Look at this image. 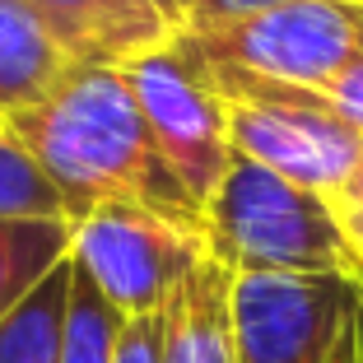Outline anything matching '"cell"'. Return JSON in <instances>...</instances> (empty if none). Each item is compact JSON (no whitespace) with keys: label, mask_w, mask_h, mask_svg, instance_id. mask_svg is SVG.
<instances>
[{"label":"cell","mask_w":363,"mask_h":363,"mask_svg":"<svg viewBox=\"0 0 363 363\" xmlns=\"http://www.w3.org/2000/svg\"><path fill=\"white\" fill-rule=\"evenodd\" d=\"M335 205H363V154H359V163H354L350 182L340 186V196H335Z\"/></svg>","instance_id":"ffe728a7"},{"label":"cell","mask_w":363,"mask_h":363,"mask_svg":"<svg viewBox=\"0 0 363 363\" xmlns=\"http://www.w3.org/2000/svg\"><path fill=\"white\" fill-rule=\"evenodd\" d=\"M284 0H186L182 5V28H201V23H224V19H242V14L270 10Z\"/></svg>","instance_id":"2e32d148"},{"label":"cell","mask_w":363,"mask_h":363,"mask_svg":"<svg viewBox=\"0 0 363 363\" xmlns=\"http://www.w3.org/2000/svg\"><path fill=\"white\" fill-rule=\"evenodd\" d=\"M201 233L210 261L228 275H354L363 266L345 238L340 210L331 196L308 191L261 163L233 154L205 201Z\"/></svg>","instance_id":"7a4b0ae2"},{"label":"cell","mask_w":363,"mask_h":363,"mask_svg":"<svg viewBox=\"0 0 363 363\" xmlns=\"http://www.w3.org/2000/svg\"><path fill=\"white\" fill-rule=\"evenodd\" d=\"M205 257L210 252L196 228H182L145 205H98L70 238V261L121 317L163 312Z\"/></svg>","instance_id":"8992f818"},{"label":"cell","mask_w":363,"mask_h":363,"mask_svg":"<svg viewBox=\"0 0 363 363\" xmlns=\"http://www.w3.org/2000/svg\"><path fill=\"white\" fill-rule=\"evenodd\" d=\"M65 303H70V261H61L0 321V363H61Z\"/></svg>","instance_id":"7c38bea8"},{"label":"cell","mask_w":363,"mask_h":363,"mask_svg":"<svg viewBox=\"0 0 363 363\" xmlns=\"http://www.w3.org/2000/svg\"><path fill=\"white\" fill-rule=\"evenodd\" d=\"M321 98H326V103H331L350 126L363 130V61H354L331 89H321Z\"/></svg>","instance_id":"e0dca14e"},{"label":"cell","mask_w":363,"mask_h":363,"mask_svg":"<svg viewBox=\"0 0 363 363\" xmlns=\"http://www.w3.org/2000/svg\"><path fill=\"white\" fill-rule=\"evenodd\" d=\"M121 331H126V317L70 261V303H65L61 363H112L117 359V345H121Z\"/></svg>","instance_id":"4fadbf2b"},{"label":"cell","mask_w":363,"mask_h":363,"mask_svg":"<svg viewBox=\"0 0 363 363\" xmlns=\"http://www.w3.org/2000/svg\"><path fill=\"white\" fill-rule=\"evenodd\" d=\"M130 5H140V10L154 14L159 23H168L172 33H182V5H186V0H130Z\"/></svg>","instance_id":"ac0fdd59"},{"label":"cell","mask_w":363,"mask_h":363,"mask_svg":"<svg viewBox=\"0 0 363 363\" xmlns=\"http://www.w3.org/2000/svg\"><path fill=\"white\" fill-rule=\"evenodd\" d=\"M214 94L228 103L233 154L331 201L340 196L363 154V130L350 126L321 94L261 84H228Z\"/></svg>","instance_id":"5b68a950"},{"label":"cell","mask_w":363,"mask_h":363,"mask_svg":"<svg viewBox=\"0 0 363 363\" xmlns=\"http://www.w3.org/2000/svg\"><path fill=\"white\" fill-rule=\"evenodd\" d=\"M172 43L210 89L261 84L321 94L363 61V0H284L242 19L182 28Z\"/></svg>","instance_id":"3957f363"},{"label":"cell","mask_w":363,"mask_h":363,"mask_svg":"<svg viewBox=\"0 0 363 363\" xmlns=\"http://www.w3.org/2000/svg\"><path fill=\"white\" fill-rule=\"evenodd\" d=\"M5 126L61 191L70 228L98 205H145L201 233V205L163 163L121 65H75L47 103Z\"/></svg>","instance_id":"6da1fadb"},{"label":"cell","mask_w":363,"mask_h":363,"mask_svg":"<svg viewBox=\"0 0 363 363\" xmlns=\"http://www.w3.org/2000/svg\"><path fill=\"white\" fill-rule=\"evenodd\" d=\"M33 10L47 19L75 65H126L177 38L130 0H33Z\"/></svg>","instance_id":"ba28073f"},{"label":"cell","mask_w":363,"mask_h":363,"mask_svg":"<svg viewBox=\"0 0 363 363\" xmlns=\"http://www.w3.org/2000/svg\"><path fill=\"white\" fill-rule=\"evenodd\" d=\"M340 210V224H345V238H350V247H354V257H359V266H363V205H335Z\"/></svg>","instance_id":"d6986e66"},{"label":"cell","mask_w":363,"mask_h":363,"mask_svg":"<svg viewBox=\"0 0 363 363\" xmlns=\"http://www.w3.org/2000/svg\"><path fill=\"white\" fill-rule=\"evenodd\" d=\"M121 75H126L130 94L140 103V117L150 121L163 163L205 214V201L214 196L228 159H233L228 103L205 84V75L177 43H163L154 52L126 61Z\"/></svg>","instance_id":"52a82bcc"},{"label":"cell","mask_w":363,"mask_h":363,"mask_svg":"<svg viewBox=\"0 0 363 363\" xmlns=\"http://www.w3.org/2000/svg\"><path fill=\"white\" fill-rule=\"evenodd\" d=\"M23 219H61V224H70L65 201L52 186V177L43 172V163L33 159L28 145L0 121V224H23Z\"/></svg>","instance_id":"5bb4252c"},{"label":"cell","mask_w":363,"mask_h":363,"mask_svg":"<svg viewBox=\"0 0 363 363\" xmlns=\"http://www.w3.org/2000/svg\"><path fill=\"white\" fill-rule=\"evenodd\" d=\"M228 289H233V275L210 257L182 279L163 308L159 363H238Z\"/></svg>","instance_id":"30bf717a"},{"label":"cell","mask_w":363,"mask_h":363,"mask_svg":"<svg viewBox=\"0 0 363 363\" xmlns=\"http://www.w3.org/2000/svg\"><path fill=\"white\" fill-rule=\"evenodd\" d=\"M159 350H163V312L126 317V331H121L112 363H159Z\"/></svg>","instance_id":"9a60e30c"},{"label":"cell","mask_w":363,"mask_h":363,"mask_svg":"<svg viewBox=\"0 0 363 363\" xmlns=\"http://www.w3.org/2000/svg\"><path fill=\"white\" fill-rule=\"evenodd\" d=\"M75 56L56 43L33 0H0V121H14L61 89Z\"/></svg>","instance_id":"9c48e42d"},{"label":"cell","mask_w":363,"mask_h":363,"mask_svg":"<svg viewBox=\"0 0 363 363\" xmlns=\"http://www.w3.org/2000/svg\"><path fill=\"white\" fill-rule=\"evenodd\" d=\"M70 238H75V228L61 224V219L0 224V321L10 317L61 261H70Z\"/></svg>","instance_id":"8fae6325"},{"label":"cell","mask_w":363,"mask_h":363,"mask_svg":"<svg viewBox=\"0 0 363 363\" xmlns=\"http://www.w3.org/2000/svg\"><path fill=\"white\" fill-rule=\"evenodd\" d=\"M238 363H363V279L354 275H233Z\"/></svg>","instance_id":"277c9868"}]
</instances>
